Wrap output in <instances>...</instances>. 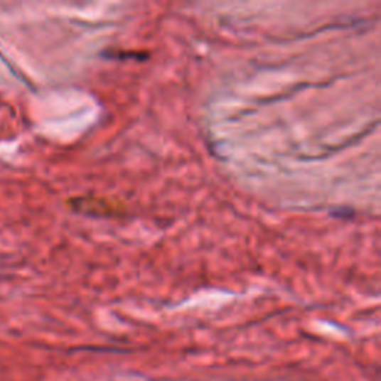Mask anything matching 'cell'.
<instances>
[{
  "mask_svg": "<svg viewBox=\"0 0 381 381\" xmlns=\"http://www.w3.org/2000/svg\"><path fill=\"white\" fill-rule=\"evenodd\" d=\"M76 212H81L90 216H102V218H118L124 216L125 209L121 201H112L106 198H75L69 201Z\"/></svg>",
  "mask_w": 381,
  "mask_h": 381,
  "instance_id": "1",
  "label": "cell"
}]
</instances>
